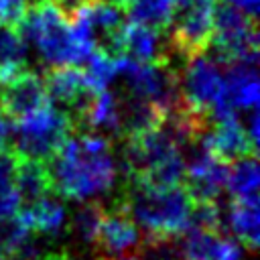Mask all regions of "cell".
<instances>
[{
    "label": "cell",
    "instance_id": "6da1fadb",
    "mask_svg": "<svg viewBox=\"0 0 260 260\" xmlns=\"http://www.w3.org/2000/svg\"><path fill=\"white\" fill-rule=\"evenodd\" d=\"M51 191L63 199L85 201L108 193L118 179L114 142L102 134L69 136L47 160Z\"/></svg>",
    "mask_w": 260,
    "mask_h": 260
},
{
    "label": "cell",
    "instance_id": "7a4b0ae2",
    "mask_svg": "<svg viewBox=\"0 0 260 260\" xmlns=\"http://www.w3.org/2000/svg\"><path fill=\"white\" fill-rule=\"evenodd\" d=\"M112 199L128 209L144 236H181L187 230L191 197L185 185L152 187L128 177Z\"/></svg>",
    "mask_w": 260,
    "mask_h": 260
},
{
    "label": "cell",
    "instance_id": "3957f363",
    "mask_svg": "<svg viewBox=\"0 0 260 260\" xmlns=\"http://www.w3.org/2000/svg\"><path fill=\"white\" fill-rule=\"evenodd\" d=\"M18 30L51 67L81 65L91 53L77 41L67 12L55 0H35L18 24Z\"/></svg>",
    "mask_w": 260,
    "mask_h": 260
},
{
    "label": "cell",
    "instance_id": "277c9868",
    "mask_svg": "<svg viewBox=\"0 0 260 260\" xmlns=\"http://www.w3.org/2000/svg\"><path fill=\"white\" fill-rule=\"evenodd\" d=\"M71 134L73 128L67 116L49 104L43 110L14 122V128H10L12 144L8 146L20 156L49 160Z\"/></svg>",
    "mask_w": 260,
    "mask_h": 260
},
{
    "label": "cell",
    "instance_id": "5b68a950",
    "mask_svg": "<svg viewBox=\"0 0 260 260\" xmlns=\"http://www.w3.org/2000/svg\"><path fill=\"white\" fill-rule=\"evenodd\" d=\"M118 77L124 93L156 106L165 116L179 104V75L165 63H140L128 57L118 59Z\"/></svg>",
    "mask_w": 260,
    "mask_h": 260
},
{
    "label": "cell",
    "instance_id": "8992f818",
    "mask_svg": "<svg viewBox=\"0 0 260 260\" xmlns=\"http://www.w3.org/2000/svg\"><path fill=\"white\" fill-rule=\"evenodd\" d=\"M213 6L215 0H185L177 6L167 28L171 47L187 57L203 53L213 32Z\"/></svg>",
    "mask_w": 260,
    "mask_h": 260
},
{
    "label": "cell",
    "instance_id": "52a82bcc",
    "mask_svg": "<svg viewBox=\"0 0 260 260\" xmlns=\"http://www.w3.org/2000/svg\"><path fill=\"white\" fill-rule=\"evenodd\" d=\"M221 93L219 65L203 51L193 55L179 73V98L185 108L211 118V108Z\"/></svg>",
    "mask_w": 260,
    "mask_h": 260
},
{
    "label": "cell",
    "instance_id": "ba28073f",
    "mask_svg": "<svg viewBox=\"0 0 260 260\" xmlns=\"http://www.w3.org/2000/svg\"><path fill=\"white\" fill-rule=\"evenodd\" d=\"M49 104L51 100L47 95L45 81L39 73L26 69L14 75L12 79L0 83V114L8 122L26 118Z\"/></svg>",
    "mask_w": 260,
    "mask_h": 260
},
{
    "label": "cell",
    "instance_id": "9c48e42d",
    "mask_svg": "<svg viewBox=\"0 0 260 260\" xmlns=\"http://www.w3.org/2000/svg\"><path fill=\"white\" fill-rule=\"evenodd\" d=\"M138 242H140V234L128 209L120 201L112 199V205L106 207L102 217V225L95 242V254L100 256L132 254Z\"/></svg>",
    "mask_w": 260,
    "mask_h": 260
},
{
    "label": "cell",
    "instance_id": "30bf717a",
    "mask_svg": "<svg viewBox=\"0 0 260 260\" xmlns=\"http://www.w3.org/2000/svg\"><path fill=\"white\" fill-rule=\"evenodd\" d=\"M120 49L122 57L140 63H165L169 53V37L167 30H158L152 26L128 22L120 32Z\"/></svg>",
    "mask_w": 260,
    "mask_h": 260
},
{
    "label": "cell",
    "instance_id": "8fae6325",
    "mask_svg": "<svg viewBox=\"0 0 260 260\" xmlns=\"http://www.w3.org/2000/svg\"><path fill=\"white\" fill-rule=\"evenodd\" d=\"M203 142L211 154L223 162H232L248 154H258V144L250 140L238 116L213 122L211 128L203 134Z\"/></svg>",
    "mask_w": 260,
    "mask_h": 260
},
{
    "label": "cell",
    "instance_id": "7c38bea8",
    "mask_svg": "<svg viewBox=\"0 0 260 260\" xmlns=\"http://www.w3.org/2000/svg\"><path fill=\"white\" fill-rule=\"evenodd\" d=\"M16 215L22 219L24 225H28L41 238L59 240L63 234H67V211L63 203L51 195L20 205Z\"/></svg>",
    "mask_w": 260,
    "mask_h": 260
},
{
    "label": "cell",
    "instance_id": "4fadbf2b",
    "mask_svg": "<svg viewBox=\"0 0 260 260\" xmlns=\"http://www.w3.org/2000/svg\"><path fill=\"white\" fill-rule=\"evenodd\" d=\"M85 132L102 134L112 142L122 138V95L112 89L95 91L87 118H85Z\"/></svg>",
    "mask_w": 260,
    "mask_h": 260
},
{
    "label": "cell",
    "instance_id": "5bb4252c",
    "mask_svg": "<svg viewBox=\"0 0 260 260\" xmlns=\"http://www.w3.org/2000/svg\"><path fill=\"white\" fill-rule=\"evenodd\" d=\"M14 185L20 195V203H32L45 195H51V177L47 160L16 154L14 162Z\"/></svg>",
    "mask_w": 260,
    "mask_h": 260
},
{
    "label": "cell",
    "instance_id": "9a60e30c",
    "mask_svg": "<svg viewBox=\"0 0 260 260\" xmlns=\"http://www.w3.org/2000/svg\"><path fill=\"white\" fill-rule=\"evenodd\" d=\"M230 232L248 248L250 252H256L258 240H260V207L258 197L250 199H232L225 215Z\"/></svg>",
    "mask_w": 260,
    "mask_h": 260
},
{
    "label": "cell",
    "instance_id": "2e32d148",
    "mask_svg": "<svg viewBox=\"0 0 260 260\" xmlns=\"http://www.w3.org/2000/svg\"><path fill=\"white\" fill-rule=\"evenodd\" d=\"M104 203L85 199L71 215V221L67 223V234L73 238V242L79 246L85 254H95V242L104 217Z\"/></svg>",
    "mask_w": 260,
    "mask_h": 260
},
{
    "label": "cell",
    "instance_id": "e0dca14e",
    "mask_svg": "<svg viewBox=\"0 0 260 260\" xmlns=\"http://www.w3.org/2000/svg\"><path fill=\"white\" fill-rule=\"evenodd\" d=\"M114 2L124 10V16L130 22L152 26L158 30H167L175 14V6L171 0H114Z\"/></svg>",
    "mask_w": 260,
    "mask_h": 260
},
{
    "label": "cell",
    "instance_id": "ac0fdd59",
    "mask_svg": "<svg viewBox=\"0 0 260 260\" xmlns=\"http://www.w3.org/2000/svg\"><path fill=\"white\" fill-rule=\"evenodd\" d=\"M26 41L16 26L0 24V83L26 71Z\"/></svg>",
    "mask_w": 260,
    "mask_h": 260
},
{
    "label": "cell",
    "instance_id": "d6986e66",
    "mask_svg": "<svg viewBox=\"0 0 260 260\" xmlns=\"http://www.w3.org/2000/svg\"><path fill=\"white\" fill-rule=\"evenodd\" d=\"M258 183H260V169L256 154H248L230 162L225 189L230 191L232 199L258 197Z\"/></svg>",
    "mask_w": 260,
    "mask_h": 260
},
{
    "label": "cell",
    "instance_id": "ffe728a7",
    "mask_svg": "<svg viewBox=\"0 0 260 260\" xmlns=\"http://www.w3.org/2000/svg\"><path fill=\"white\" fill-rule=\"evenodd\" d=\"M16 152L10 146L0 148V219L14 217L20 209V195L14 185Z\"/></svg>",
    "mask_w": 260,
    "mask_h": 260
},
{
    "label": "cell",
    "instance_id": "44dd1931",
    "mask_svg": "<svg viewBox=\"0 0 260 260\" xmlns=\"http://www.w3.org/2000/svg\"><path fill=\"white\" fill-rule=\"evenodd\" d=\"M120 59V57H118ZM118 59L106 55L104 51H98L93 49L85 61H83V79L85 83L93 89V91H100V89H106L116 77H118Z\"/></svg>",
    "mask_w": 260,
    "mask_h": 260
},
{
    "label": "cell",
    "instance_id": "7402d4cb",
    "mask_svg": "<svg viewBox=\"0 0 260 260\" xmlns=\"http://www.w3.org/2000/svg\"><path fill=\"white\" fill-rule=\"evenodd\" d=\"M134 256L138 260H183L179 236H144Z\"/></svg>",
    "mask_w": 260,
    "mask_h": 260
},
{
    "label": "cell",
    "instance_id": "603a6c76",
    "mask_svg": "<svg viewBox=\"0 0 260 260\" xmlns=\"http://www.w3.org/2000/svg\"><path fill=\"white\" fill-rule=\"evenodd\" d=\"M187 228L205 232H221V211L215 201H191Z\"/></svg>",
    "mask_w": 260,
    "mask_h": 260
},
{
    "label": "cell",
    "instance_id": "cb8c5ba5",
    "mask_svg": "<svg viewBox=\"0 0 260 260\" xmlns=\"http://www.w3.org/2000/svg\"><path fill=\"white\" fill-rule=\"evenodd\" d=\"M240 258H242V250L238 242L223 234H217L201 260H240Z\"/></svg>",
    "mask_w": 260,
    "mask_h": 260
},
{
    "label": "cell",
    "instance_id": "d4e9b609",
    "mask_svg": "<svg viewBox=\"0 0 260 260\" xmlns=\"http://www.w3.org/2000/svg\"><path fill=\"white\" fill-rule=\"evenodd\" d=\"M26 10H28V0H0V24L18 28Z\"/></svg>",
    "mask_w": 260,
    "mask_h": 260
},
{
    "label": "cell",
    "instance_id": "484cf974",
    "mask_svg": "<svg viewBox=\"0 0 260 260\" xmlns=\"http://www.w3.org/2000/svg\"><path fill=\"white\" fill-rule=\"evenodd\" d=\"M225 4L234 6L236 10L244 12L246 16L250 18H256L258 16V8H260V0H223Z\"/></svg>",
    "mask_w": 260,
    "mask_h": 260
},
{
    "label": "cell",
    "instance_id": "4316f807",
    "mask_svg": "<svg viewBox=\"0 0 260 260\" xmlns=\"http://www.w3.org/2000/svg\"><path fill=\"white\" fill-rule=\"evenodd\" d=\"M35 260H73V252L65 248H53V250H43Z\"/></svg>",
    "mask_w": 260,
    "mask_h": 260
},
{
    "label": "cell",
    "instance_id": "83f0119b",
    "mask_svg": "<svg viewBox=\"0 0 260 260\" xmlns=\"http://www.w3.org/2000/svg\"><path fill=\"white\" fill-rule=\"evenodd\" d=\"M8 140H10V124H8V120L0 114V148L8 146Z\"/></svg>",
    "mask_w": 260,
    "mask_h": 260
},
{
    "label": "cell",
    "instance_id": "f1b7e54d",
    "mask_svg": "<svg viewBox=\"0 0 260 260\" xmlns=\"http://www.w3.org/2000/svg\"><path fill=\"white\" fill-rule=\"evenodd\" d=\"M171 2H173V6H175V8H177V6H181V4H183V2H185V0H171Z\"/></svg>",
    "mask_w": 260,
    "mask_h": 260
},
{
    "label": "cell",
    "instance_id": "f546056e",
    "mask_svg": "<svg viewBox=\"0 0 260 260\" xmlns=\"http://www.w3.org/2000/svg\"><path fill=\"white\" fill-rule=\"evenodd\" d=\"M0 260H16V258H10V256H2V254H0Z\"/></svg>",
    "mask_w": 260,
    "mask_h": 260
},
{
    "label": "cell",
    "instance_id": "4dcf8cb0",
    "mask_svg": "<svg viewBox=\"0 0 260 260\" xmlns=\"http://www.w3.org/2000/svg\"><path fill=\"white\" fill-rule=\"evenodd\" d=\"M73 260H77V256H75V254H73ZM89 260H93V258H89Z\"/></svg>",
    "mask_w": 260,
    "mask_h": 260
}]
</instances>
